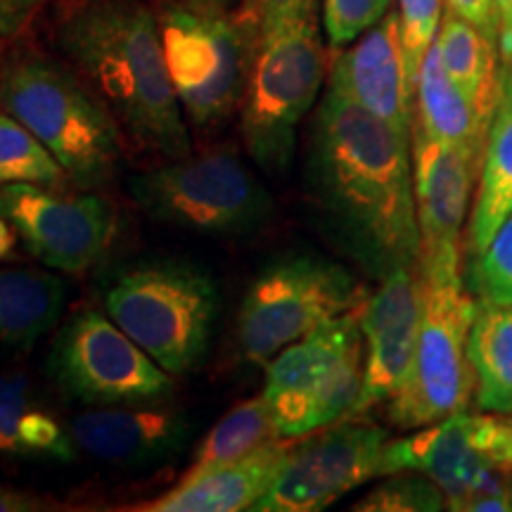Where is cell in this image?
<instances>
[{"mask_svg":"<svg viewBox=\"0 0 512 512\" xmlns=\"http://www.w3.org/2000/svg\"><path fill=\"white\" fill-rule=\"evenodd\" d=\"M0 72H3V67H0Z\"/></svg>","mask_w":512,"mask_h":512,"instance_id":"cell-40","label":"cell"},{"mask_svg":"<svg viewBox=\"0 0 512 512\" xmlns=\"http://www.w3.org/2000/svg\"><path fill=\"white\" fill-rule=\"evenodd\" d=\"M422 318L418 268H399L380 280L358 309L363 332V387L349 418H363L387 403L411 373Z\"/></svg>","mask_w":512,"mask_h":512,"instance_id":"cell-16","label":"cell"},{"mask_svg":"<svg viewBox=\"0 0 512 512\" xmlns=\"http://www.w3.org/2000/svg\"><path fill=\"white\" fill-rule=\"evenodd\" d=\"M420 472L441 486L446 510L486 479L512 472V415L460 411L389 439L380 477Z\"/></svg>","mask_w":512,"mask_h":512,"instance_id":"cell-12","label":"cell"},{"mask_svg":"<svg viewBox=\"0 0 512 512\" xmlns=\"http://www.w3.org/2000/svg\"><path fill=\"white\" fill-rule=\"evenodd\" d=\"M290 453V439L268 441L238 460L211 467L183 479L155 501L140 505L145 512H240L252 510L275 484Z\"/></svg>","mask_w":512,"mask_h":512,"instance_id":"cell-19","label":"cell"},{"mask_svg":"<svg viewBox=\"0 0 512 512\" xmlns=\"http://www.w3.org/2000/svg\"><path fill=\"white\" fill-rule=\"evenodd\" d=\"M306 181L339 245L373 278L418 268L413 136L328 88L313 121Z\"/></svg>","mask_w":512,"mask_h":512,"instance_id":"cell-1","label":"cell"},{"mask_svg":"<svg viewBox=\"0 0 512 512\" xmlns=\"http://www.w3.org/2000/svg\"><path fill=\"white\" fill-rule=\"evenodd\" d=\"M510 501H512V479H510Z\"/></svg>","mask_w":512,"mask_h":512,"instance_id":"cell-39","label":"cell"},{"mask_svg":"<svg viewBox=\"0 0 512 512\" xmlns=\"http://www.w3.org/2000/svg\"><path fill=\"white\" fill-rule=\"evenodd\" d=\"M185 3H192V5H202V8H221L226 0H185Z\"/></svg>","mask_w":512,"mask_h":512,"instance_id":"cell-38","label":"cell"},{"mask_svg":"<svg viewBox=\"0 0 512 512\" xmlns=\"http://www.w3.org/2000/svg\"><path fill=\"white\" fill-rule=\"evenodd\" d=\"M446 8L456 12L458 17L467 19L470 24H475L484 36L498 43L501 24H498V10L494 0H446Z\"/></svg>","mask_w":512,"mask_h":512,"instance_id":"cell-33","label":"cell"},{"mask_svg":"<svg viewBox=\"0 0 512 512\" xmlns=\"http://www.w3.org/2000/svg\"><path fill=\"white\" fill-rule=\"evenodd\" d=\"M76 451L119 470H150L181 456L195 437V422L181 408L155 403L100 406L69 425Z\"/></svg>","mask_w":512,"mask_h":512,"instance_id":"cell-17","label":"cell"},{"mask_svg":"<svg viewBox=\"0 0 512 512\" xmlns=\"http://www.w3.org/2000/svg\"><path fill=\"white\" fill-rule=\"evenodd\" d=\"M437 43L448 76L463 88V93L477 107L479 117L489 126L501 91L498 43L448 8L441 17Z\"/></svg>","mask_w":512,"mask_h":512,"instance_id":"cell-23","label":"cell"},{"mask_svg":"<svg viewBox=\"0 0 512 512\" xmlns=\"http://www.w3.org/2000/svg\"><path fill=\"white\" fill-rule=\"evenodd\" d=\"M318 10V0H247L245 19L264 38Z\"/></svg>","mask_w":512,"mask_h":512,"instance_id":"cell-32","label":"cell"},{"mask_svg":"<svg viewBox=\"0 0 512 512\" xmlns=\"http://www.w3.org/2000/svg\"><path fill=\"white\" fill-rule=\"evenodd\" d=\"M446 0H399V24L403 55L413 86L418 81L422 57L439 34Z\"/></svg>","mask_w":512,"mask_h":512,"instance_id":"cell-30","label":"cell"},{"mask_svg":"<svg viewBox=\"0 0 512 512\" xmlns=\"http://www.w3.org/2000/svg\"><path fill=\"white\" fill-rule=\"evenodd\" d=\"M392 0H323V27L335 50L347 48L389 12Z\"/></svg>","mask_w":512,"mask_h":512,"instance_id":"cell-31","label":"cell"},{"mask_svg":"<svg viewBox=\"0 0 512 512\" xmlns=\"http://www.w3.org/2000/svg\"><path fill=\"white\" fill-rule=\"evenodd\" d=\"M43 5L46 0H0V36H17Z\"/></svg>","mask_w":512,"mask_h":512,"instance_id":"cell-34","label":"cell"},{"mask_svg":"<svg viewBox=\"0 0 512 512\" xmlns=\"http://www.w3.org/2000/svg\"><path fill=\"white\" fill-rule=\"evenodd\" d=\"M512 214V64H501V91L486 133L465 254H479Z\"/></svg>","mask_w":512,"mask_h":512,"instance_id":"cell-21","label":"cell"},{"mask_svg":"<svg viewBox=\"0 0 512 512\" xmlns=\"http://www.w3.org/2000/svg\"><path fill=\"white\" fill-rule=\"evenodd\" d=\"M55 41L140 150L164 159L192 155L157 15L143 0H76L62 12Z\"/></svg>","mask_w":512,"mask_h":512,"instance_id":"cell-2","label":"cell"},{"mask_svg":"<svg viewBox=\"0 0 512 512\" xmlns=\"http://www.w3.org/2000/svg\"><path fill=\"white\" fill-rule=\"evenodd\" d=\"M12 183H34L46 188H64L67 171L53 152L27 126L8 112H0V188Z\"/></svg>","mask_w":512,"mask_h":512,"instance_id":"cell-27","label":"cell"},{"mask_svg":"<svg viewBox=\"0 0 512 512\" xmlns=\"http://www.w3.org/2000/svg\"><path fill=\"white\" fill-rule=\"evenodd\" d=\"M107 316L171 375L209 354L221 292L214 273L185 256H143L114 268L100 290Z\"/></svg>","mask_w":512,"mask_h":512,"instance_id":"cell-3","label":"cell"},{"mask_svg":"<svg viewBox=\"0 0 512 512\" xmlns=\"http://www.w3.org/2000/svg\"><path fill=\"white\" fill-rule=\"evenodd\" d=\"M330 88L358 107L413 136L415 86L403 55L399 12L389 10L330 64Z\"/></svg>","mask_w":512,"mask_h":512,"instance_id":"cell-18","label":"cell"},{"mask_svg":"<svg viewBox=\"0 0 512 512\" xmlns=\"http://www.w3.org/2000/svg\"><path fill=\"white\" fill-rule=\"evenodd\" d=\"M271 491L254 512H318L349 491L380 477L382 453L389 441L384 427L361 418H344L294 439Z\"/></svg>","mask_w":512,"mask_h":512,"instance_id":"cell-14","label":"cell"},{"mask_svg":"<svg viewBox=\"0 0 512 512\" xmlns=\"http://www.w3.org/2000/svg\"><path fill=\"white\" fill-rule=\"evenodd\" d=\"M363 387L358 309L311 330L266 363L264 399L280 439H299L349 418Z\"/></svg>","mask_w":512,"mask_h":512,"instance_id":"cell-9","label":"cell"},{"mask_svg":"<svg viewBox=\"0 0 512 512\" xmlns=\"http://www.w3.org/2000/svg\"><path fill=\"white\" fill-rule=\"evenodd\" d=\"M498 10V50H501V64H512V0H494Z\"/></svg>","mask_w":512,"mask_h":512,"instance_id":"cell-36","label":"cell"},{"mask_svg":"<svg viewBox=\"0 0 512 512\" xmlns=\"http://www.w3.org/2000/svg\"><path fill=\"white\" fill-rule=\"evenodd\" d=\"M479 171L460 152L413 126L415 214L422 283L465 278V235Z\"/></svg>","mask_w":512,"mask_h":512,"instance_id":"cell-15","label":"cell"},{"mask_svg":"<svg viewBox=\"0 0 512 512\" xmlns=\"http://www.w3.org/2000/svg\"><path fill=\"white\" fill-rule=\"evenodd\" d=\"M477 411L512 415V306L479 302L467 342Z\"/></svg>","mask_w":512,"mask_h":512,"instance_id":"cell-25","label":"cell"},{"mask_svg":"<svg viewBox=\"0 0 512 512\" xmlns=\"http://www.w3.org/2000/svg\"><path fill=\"white\" fill-rule=\"evenodd\" d=\"M55 508L57 505L53 498L36 494V491L0 484V512H46Z\"/></svg>","mask_w":512,"mask_h":512,"instance_id":"cell-35","label":"cell"},{"mask_svg":"<svg viewBox=\"0 0 512 512\" xmlns=\"http://www.w3.org/2000/svg\"><path fill=\"white\" fill-rule=\"evenodd\" d=\"M366 299L363 283L337 261L306 252L273 256L242 297L235 320L240 354L254 366H266L311 330L361 309Z\"/></svg>","mask_w":512,"mask_h":512,"instance_id":"cell-6","label":"cell"},{"mask_svg":"<svg viewBox=\"0 0 512 512\" xmlns=\"http://www.w3.org/2000/svg\"><path fill=\"white\" fill-rule=\"evenodd\" d=\"M15 245H17L15 228H12L10 223L0 216V264L10 259L12 252H15Z\"/></svg>","mask_w":512,"mask_h":512,"instance_id":"cell-37","label":"cell"},{"mask_svg":"<svg viewBox=\"0 0 512 512\" xmlns=\"http://www.w3.org/2000/svg\"><path fill=\"white\" fill-rule=\"evenodd\" d=\"M465 285L477 302L512 306V214L501 223L489 245L472 254Z\"/></svg>","mask_w":512,"mask_h":512,"instance_id":"cell-28","label":"cell"},{"mask_svg":"<svg viewBox=\"0 0 512 512\" xmlns=\"http://www.w3.org/2000/svg\"><path fill=\"white\" fill-rule=\"evenodd\" d=\"M64 302L67 285L53 268H0V342L31 349L55 328Z\"/></svg>","mask_w":512,"mask_h":512,"instance_id":"cell-22","label":"cell"},{"mask_svg":"<svg viewBox=\"0 0 512 512\" xmlns=\"http://www.w3.org/2000/svg\"><path fill=\"white\" fill-rule=\"evenodd\" d=\"M325 72L316 12L259 38L240 105L242 143L259 169L283 174L292 164L297 128L316 105Z\"/></svg>","mask_w":512,"mask_h":512,"instance_id":"cell-8","label":"cell"},{"mask_svg":"<svg viewBox=\"0 0 512 512\" xmlns=\"http://www.w3.org/2000/svg\"><path fill=\"white\" fill-rule=\"evenodd\" d=\"M133 202L152 221L207 238H245L273 219V197L230 150L166 159L128 176Z\"/></svg>","mask_w":512,"mask_h":512,"instance_id":"cell-5","label":"cell"},{"mask_svg":"<svg viewBox=\"0 0 512 512\" xmlns=\"http://www.w3.org/2000/svg\"><path fill=\"white\" fill-rule=\"evenodd\" d=\"M171 86L185 119L214 128L238 112L252 72L259 36L252 24L230 19L221 8L166 3L157 15Z\"/></svg>","mask_w":512,"mask_h":512,"instance_id":"cell-7","label":"cell"},{"mask_svg":"<svg viewBox=\"0 0 512 512\" xmlns=\"http://www.w3.org/2000/svg\"><path fill=\"white\" fill-rule=\"evenodd\" d=\"M0 456L57 463L76 458L72 434L34 399L22 377H0Z\"/></svg>","mask_w":512,"mask_h":512,"instance_id":"cell-24","label":"cell"},{"mask_svg":"<svg viewBox=\"0 0 512 512\" xmlns=\"http://www.w3.org/2000/svg\"><path fill=\"white\" fill-rule=\"evenodd\" d=\"M479 302L465 278L422 283V318L411 373L387 401L389 422L399 430H418L448 415L467 411L475 401L467 342Z\"/></svg>","mask_w":512,"mask_h":512,"instance_id":"cell-10","label":"cell"},{"mask_svg":"<svg viewBox=\"0 0 512 512\" xmlns=\"http://www.w3.org/2000/svg\"><path fill=\"white\" fill-rule=\"evenodd\" d=\"M46 373L67 399L88 408L159 403L176 392L174 375L95 309L76 311L57 330Z\"/></svg>","mask_w":512,"mask_h":512,"instance_id":"cell-11","label":"cell"},{"mask_svg":"<svg viewBox=\"0 0 512 512\" xmlns=\"http://www.w3.org/2000/svg\"><path fill=\"white\" fill-rule=\"evenodd\" d=\"M275 439L280 437L275 432L271 408H268L264 394L240 401L200 441L181 482L183 479L202 475V472L211 470V467L226 465L230 460L247 456V453H252L256 448L266 446L268 441Z\"/></svg>","mask_w":512,"mask_h":512,"instance_id":"cell-26","label":"cell"},{"mask_svg":"<svg viewBox=\"0 0 512 512\" xmlns=\"http://www.w3.org/2000/svg\"><path fill=\"white\" fill-rule=\"evenodd\" d=\"M415 126L425 136L460 152L479 171L489 126L463 88L448 76L437 38L422 57L415 81Z\"/></svg>","mask_w":512,"mask_h":512,"instance_id":"cell-20","label":"cell"},{"mask_svg":"<svg viewBox=\"0 0 512 512\" xmlns=\"http://www.w3.org/2000/svg\"><path fill=\"white\" fill-rule=\"evenodd\" d=\"M0 216L43 266L57 273H86L105 259L117 211L98 190L60 192L34 183L0 188Z\"/></svg>","mask_w":512,"mask_h":512,"instance_id":"cell-13","label":"cell"},{"mask_svg":"<svg viewBox=\"0 0 512 512\" xmlns=\"http://www.w3.org/2000/svg\"><path fill=\"white\" fill-rule=\"evenodd\" d=\"M0 105L29 128L79 190L107 188L119 174L124 131L72 67L19 55L0 72Z\"/></svg>","mask_w":512,"mask_h":512,"instance_id":"cell-4","label":"cell"},{"mask_svg":"<svg viewBox=\"0 0 512 512\" xmlns=\"http://www.w3.org/2000/svg\"><path fill=\"white\" fill-rule=\"evenodd\" d=\"M358 512H439L446 496L439 484L420 472H394L354 505Z\"/></svg>","mask_w":512,"mask_h":512,"instance_id":"cell-29","label":"cell"}]
</instances>
